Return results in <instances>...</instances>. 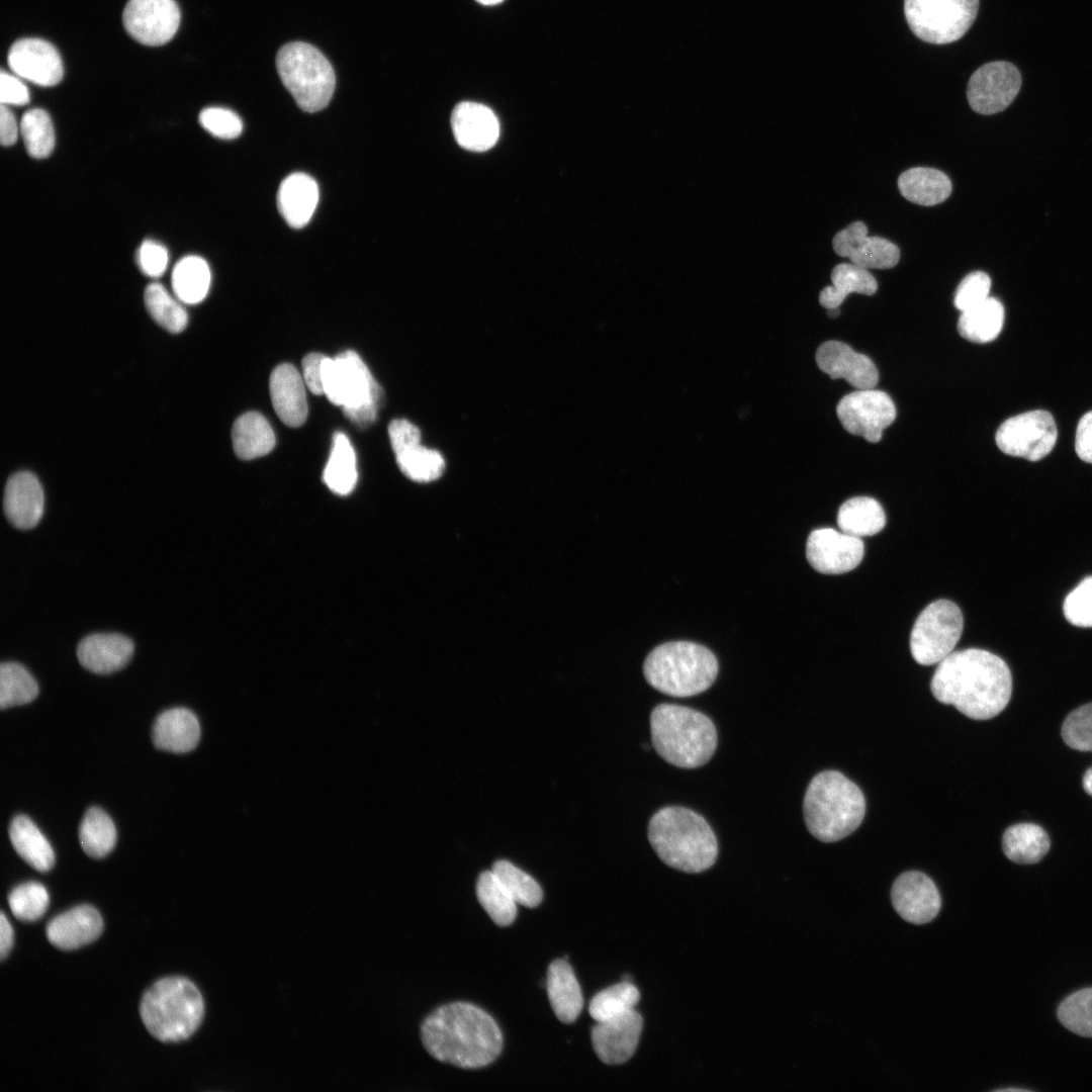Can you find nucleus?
<instances>
[{"mask_svg": "<svg viewBox=\"0 0 1092 1092\" xmlns=\"http://www.w3.org/2000/svg\"><path fill=\"white\" fill-rule=\"evenodd\" d=\"M934 698L965 716L987 720L1002 712L1012 694L1008 665L992 652L968 648L940 661L930 682Z\"/></svg>", "mask_w": 1092, "mask_h": 1092, "instance_id": "1", "label": "nucleus"}, {"mask_svg": "<svg viewBox=\"0 0 1092 1092\" xmlns=\"http://www.w3.org/2000/svg\"><path fill=\"white\" fill-rule=\"evenodd\" d=\"M424 1046L436 1060L464 1069L492 1063L503 1049V1034L483 1009L467 1002L440 1006L423 1022Z\"/></svg>", "mask_w": 1092, "mask_h": 1092, "instance_id": "2", "label": "nucleus"}, {"mask_svg": "<svg viewBox=\"0 0 1092 1092\" xmlns=\"http://www.w3.org/2000/svg\"><path fill=\"white\" fill-rule=\"evenodd\" d=\"M648 838L659 858L668 867L700 873L718 856L717 838L709 823L684 807H665L650 819Z\"/></svg>", "mask_w": 1092, "mask_h": 1092, "instance_id": "3", "label": "nucleus"}, {"mask_svg": "<svg viewBox=\"0 0 1092 1092\" xmlns=\"http://www.w3.org/2000/svg\"><path fill=\"white\" fill-rule=\"evenodd\" d=\"M806 826L824 842L840 840L862 822L866 800L861 790L844 775L825 770L810 782L803 803Z\"/></svg>", "mask_w": 1092, "mask_h": 1092, "instance_id": "4", "label": "nucleus"}, {"mask_svg": "<svg viewBox=\"0 0 1092 1092\" xmlns=\"http://www.w3.org/2000/svg\"><path fill=\"white\" fill-rule=\"evenodd\" d=\"M650 731L657 753L681 768L702 766L717 747V731L711 719L684 706H656L650 715Z\"/></svg>", "mask_w": 1092, "mask_h": 1092, "instance_id": "5", "label": "nucleus"}, {"mask_svg": "<svg viewBox=\"0 0 1092 1092\" xmlns=\"http://www.w3.org/2000/svg\"><path fill=\"white\" fill-rule=\"evenodd\" d=\"M140 1013L148 1031L163 1042L190 1037L199 1027L204 1002L197 987L183 977L156 982L144 995Z\"/></svg>", "mask_w": 1092, "mask_h": 1092, "instance_id": "6", "label": "nucleus"}, {"mask_svg": "<svg viewBox=\"0 0 1092 1092\" xmlns=\"http://www.w3.org/2000/svg\"><path fill=\"white\" fill-rule=\"evenodd\" d=\"M643 673L655 690L673 697L703 693L718 674V661L705 646L674 641L654 648L646 657Z\"/></svg>", "mask_w": 1092, "mask_h": 1092, "instance_id": "7", "label": "nucleus"}, {"mask_svg": "<svg viewBox=\"0 0 1092 1092\" xmlns=\"http://www.w3.org/2000/svg\"><path fill=\"white\" fill-rule=\"evenodd\" d=\"M324 394L355 425L366 427L375 421L382 389L365 363L354 351L335 358L325 357L322 367Z\"/></svg>", "mask_w": 1092, "mask_h": 1092, "instance_id": "8", "label": "nucleus"}, {"mask_svg": "<svg viewBox=\"0 0 1092 1092\" xmlns=\"http://www.w3.org/2000/svg\"><path fill=\"white\" fill-rule=\"evenodd\" d=\"M279 77L299 108L306 112L324 109L332 99L336 77L329 60L315 47L292 41L276 56Z\"/></svg>", "mask_w": 1092, "mask_h": 1092, "instance_id": "9", "label": "nucleus"}, {"mask_svg": "<svg viewBox=\"0 0 1092 1092\" xmlns=\"http://www.w3.org/2000/svg\"><path fill=\"white\" fill-rule=\"evenodd\" d=\"M979 0H905L904 13L921 40L945 44L960 39L974 23Z\"/></svg>", "mask_w": 1092, "mask_h": 1092, "instance_id": "10", "label": "nucleus"}, {"mask_svg": "<svg viewBox=\"0 0 1092 1092\" xmlns=\"http://www.w3.org/2000/svg\"><path fill=\"white\" fill-rule=\"evenodd\" d=\"M963 629V614L953 602H932L919 614L911 631L913 658L922 665L939 663L953 652Z\"/></svg>", "mask_w": 1092, "mask_h": 1092, "instance_id": "11", "label": "nucleus"}, {"mask_svg": "<svg viewBox=\"0 0 1092 1092\" xmlns=\"http://www.w3.org/2000/svg\"><path fill=\"white\" fill-rule=\"evenodd\" d=\"M1057 425L1053 416L1042 410L1026 412L1007 419L995 436L998 448L1005 454L1037 461L1056 445Z\"/></svg>", "mask_w": 1092, "mask_h": 1092, "instance_id": "12", "label": "nucleus"}, {"mask_svg": "<svg viewBox=\"0 0 1092 1092\" xmlns=\"http://www.w3.org/2000/svg\"><path fill=\"white\" fill-rule=\"evenodd\" d=\"M840 424L850 434L878 443L896 418L891 397L874 388L857 389L843 396L836 407Z\"/></svg>", "mask_w": 1092, "mask_h": 1092, "instance_id": "13", "label": "nucleus"}, {"mask_svg": "<svg viewBox=\"0 0 1092 1092\" xmlns=\"http://www.w3.org/2000/svg\"><path fill=\"white\" fill-rule=\"evenodd\" d=\"M1021 87V75L1011 63L996 61L983 65L971 76L967 98L971 108L980 114L1003 111L1014 100Z\"/></svg>", "mask_w": 1092, "mask_h": 1092, "instance_id": "14", "label": "nucleus"}, {"mask_svg": "<svg viewBox=\"0 0 1092 1092\" xmlns=\"http://www.w3.org/2000/svg\"><path fill=\"white\" fill-rule=\"evenodd\" d=\"M122 19L133 39L158 47L175 35L180 23V9L174 0H129Z\"/></svg>", "mask_w": 1092, "mask_h": 1092, "instance_id": "15", "label": "nucleus"}, {"mask_svg": "<svg viewBox=\"0 0 1092 1092\" xmlns=\"http://www.w3.org/2000/svg\"><path fill=\"white\" fill-rule=\"evenodd\" d=\"M863 554L861 538L832 528L812 531L806 544L808 562L824 574H841L854 569L861 562Z\"/></svg>", "mask_w": 1092, "mask_h": 1092, "instance_id": "16", "label": "nucleus"}, {"mask_svg": "<svg viewBox=\"0 0 1092 1092\" xmlns=\"http://www.w3.org/2000/svg\"><path fill=\"white\" fill-rule=\"evenodd\" d=\"M832 247L838 256L863 269H890L900 259V250L894 243L882 237H869L868 226L860 220L838 232Z\"/></svg>", "mask_w": 1092, "mask_h": 1092, "instance_id": "17", "label": "nucleus"}, {"mask_svg": "<svg viewBox=\"0 0 1092 1092\" xmlns=\"http://www.w3.org/2000/svg\"><path fill=\"white\" fill-rule=\"evenodd\" d=\"M7 61L15 75L39 86H55L64 75L58 50L40 38L16 40L9 50Z\"/></svg>", "mask_w": 1092, "mask_h": 1092, "instance_id": "18", "label": "nucleus"}, {"mask_svg": "<svg viewBox=\"0 0 1092 1092\" xmlns=\"http://www.w3.org/2000/svg\"><path fill=\"white\" fill-rule=\"evenodd\" d=\"M891 899L897 913L914 924L931 921L938 914L941 905L933 881L918 871L903 873L895 880Z\"/></svg>", "mask_w": 1092, "mask_h": 1092, "instance_id": "19", "label": "nucleus"}, {"mask_svg": "<svg viewBox=\"0 0 1092 1092\" xmlns=\"http://www.w3.org/2000/svg\"><path fill=\"white\" fill-rule=\"evenodd\" d=\"M642 1027V1016L635 1009L597 1022L592 1029V1042L599 1059L607 1065L627 1062L637 1049Z\"/></svg>", "mask_w": 1092, "mask_h": 1092, "instance_id": "20", "label": "nucleus"}, {"mask_svg": "<svg viewBox=\"0 0 1092 1092\" xmlns=\"http://www.w3.org/2000/svg\"><path fill=\"white\" fill-rule=\"evenodd\" d=\"M816 362L831 379L842 378L856 389L874 388L879 380L875 363L839 341L823 343L816 352Z\"/></svg>", "mask_w": 1092, "mask_h": 1092, "instance_id": "21", "label": "nucleus"}, {"mask_svg": "<svg viewBox=\"0 0 1092 1092\" xmlns=\"http://www.w3.org/2000/svg\"><path fill=\"white\" fill-rule=\"evenodd\" d=\"M44 494L37 477L29 471H20L7 480L3 510L7 521L15 528L29 530L41 520Z\"/></svg>", "mask_w": 1092, "mask_h": 1092, "instance_id": "22", "label": "nucleus"}, {"mask_svg": "<svg viewBox=\"0 0 1092 1092\" xmlns=\"http://www.w3.org/2000/svg\"><path fill=\"white\" fill-rule=\"evenodd\" d=\"M454 136L462 148L483 152L496 143L499 135L498 120L493 111L475 102H461L451 115Z\"/></svg>", "mask_w": 1092, "mask_h": 1092, "instance_id": "23", "label": "nucleus"}, {"mask_svg": "<svg viewBox=\"0 0 1092 1092\" xmlns=\"http://www.w3.org/2000/svg\"><path fill=\"white\" fill-rule=\"evenodd\" d=\"M302 374L289 363L274 368L269 390L273 408L288 427H300L306 420L308 406Z\"/></svg>", "mask_w": 1092, "mask_h": 1092, "instance_id": "24", "label": "nucleus"}, {"mask_svg": "<svg viewBox=\"0 0 1092 1092\" xmlns=\"http://www.w3.org/2000/svg\"><path fill=\"white\" fill-rule=\"evenodd\" d=\"M133 650V642L124 635L95 633L79 642L77 657L86 669L97 674H108L123 668L129 662Z\"/></svg>", "mask_w": 1092, "mask_h": 1092, "instance_id": "25", "label": "nucleus"}, {"mask_svg": "<svg viewBox=\"0 0 1092 1092\" xmlns=\"http://www.w3.org/2000/svg\"><path fill=\"white\" fill-rule=\"evenodd\" d=\"M102 930L99 912L90 905H81L53 918L46 933L55 947L71 950L94 941Z\"/></svg>", "mask_w": 1092, "mask_h": 1092, "instance_id": "26", "label": "nucleus"}, {"mask_svg": "<svg viewBox=\"0 0 1092 1092\" xmlns=\"http://www.w3.org/2000/svg\"><path fill=\"white\" fill-rule=\"evenodd\" d=\"M318 202V187L309 175L296 172L280 184L277 194L278 209L285 221L295 229L308 223Z\"/></svg>", "mask_w": 1092, "mask_h": 1092, "instance_id": "27", "label": "nucleus"}, {"mask_svg": "<svg viewBox=\"0 0 1092 1092\" xmlns=\"http://www.w3.org/2000/svg\"><path fill=\"white\" fill-rule=\"evenodd\" d=\"M199 738V722L186 708H173L163 712L153 725V743L162 750L188 752L196 747Z\"/></svg>", "mask_w": 1092, "mask_h": 1092, "instance_id": "28", "label": "nucleus"}, {"mask_svg": "<svg viewBox=\"0 0 1092 1092\" xmlns=\"http://www.w3.org/2000/svg\"><path fill=\"white\" fill-rule=\"evenodd\" d=\"M546 989L556 1017L563 1023L575 1021L582 1010L583 998L580 986L568 962L558 959L549 965Z\"/></svg>", "mask_w": 1092, "mask_h": 1092, "instance_id": "29", "label": "nucleus"}, {"mask_svg": "<svg viewBox=\"0 0 1092 1092\" xmlns=\"http://www.w3.org/2000/svg\"><path fill=\"white\" fill-rule=\"evenodd\" d=\"M901 195L907 200L933 206L946 200L952 190L948 176L940 170L915 167L904 171L897 181Z\"/></svg>", "mask_w": 1092, "mask_h": 1092, "instance_id": "30", "label": "nucleus"}, {"mask_svg": "<svg viewBox=\"0 0 1092 1092\" xmlns=\"http://www.w3.org/2000/svg\"><path fill=\"white\" fill-rule=\"evenodd\" d=\"M233 448L243 460H252L270 453L275 446V434L269 422L258 412L240 416L232 430Z\"/></svg>", "mask_w": 1092, "mask_h": 1092, "instance_id": "31", "label": "nucleus"}, {"mask_svg": "<svg viewBox=\"0 0 1092 1092\" xmlns=\"http://www.w3.org/2000/svg\"><path fill=\"white\" fill-rule=\"evenodd\" d=\"M9 837L17 854L38 872H48L55 864V853L49 840L25 815L13 818Z\"/></svg>", "mask_w": 1092, "mask_h": 1092, "instance_id": "32", "label": "nucleus"}, {"mask_svg": "<svg viewBox=\"0 0 1092 1092\" xmlns=\"http://www.w3.org/2000/svg\"><path fill=\"white\" fill-rule=\"evenodd\" d=\"M832 285L823 288L819 302L825 308L839 307L850 293L873 295L878 289L876 278L868 271L852 263H841L831 271Z\"/></svg>", "mask_w": 1092, "mask_h": 1092, "instance_id": "33", "label": "nucleus"}, {"mask_svg": "<svg viewBox=\"0 0 1092 1092\" xmlns=\"http://www.w3.org/2000/svg\"><path fill=\"white\" fill-rule=\"evenodd\" d=\"M1050 846L1048 833L1033 823L1012 825L1005 830L1002 837L1005 855L1020 864L1038 862L1045 856Z\"/></svg>", "mask_w": 1092, "mask_h": 1092, "instance_id": "34", "label": "nucleus"}, {"mask_svg": "<svg viewBox=\"0 0 1092 1092\" xmlns=\"http://www.w3.org/2000/svg\"><path fill=\"white\" fill-rule=\"evenodd\" d=\"M1004 323V307L994 297L962 311L958 322L959 334L966 340L984 344L995 340Z\"/></svg>", "mask_w": 1092, "mask_h": 1092, "instance_id": "35", "label": "nucleus"}, {"mask_svg": "<svg viewBox=\"0 0 1092 1092\" xmlns=\"http://www.w3.org/2000/svg\"><path fill=\"white\" fill-rule=\"evenodd\" d=\"M886 524L882 506L869 496H855L844 502L837 513L840 531L858 538L879 533Z\"/></svg>", "mask_w": 1092, "mask_h": 1092, "instance_id": "36", "label": "nucleus"}, {"mask_svg": "<svg viewBox=\"0 0 1092 1092\" xmlns=\"http://www.w3.org/2000/svg\"><path fill=\"white\" fill-rule=\"evenodd\" d=\"M211 281L206 261L195 255L183 257L173 268L172 288L178 300L187 304L202 301L208 293Z\"/></svg>", "mask_w": 1092, "mask_h": 1092, "instance_id": "37", "label": "nucleus"}, {"mask_svg": "<svg viewBox=\"0 0 1092 1092\" xmlns=\"http://www.w3.org/2000/svg\"><path fill=\"white\" fill-rule=\"evenodd\" d=\"M324 481L335 493H350L357 482L356 455L349 438L342 432L333 436V445L324 470Z\"/></svg>", "mask_w": 1092, "mask_h": 1092, "instance_id": "38", "label": "nucleus"}, {"mask_svg": "<svg viewBox=\"0 0 1092 1092\" xmlns=\"http://www.w3.org/2000/svg\"><path fill=\"white\" fill-rule=\"evenodd\" d=\"M396 463L401 472L416 482H431L438 479L445 470V459L434 449L414 442L393 450Z\"/></svg>", "mask_w": 1092, "mask_h": 1092, "instance_id": "39", "label": "nucleus"}, {"mask_svg": "<svg viewBox=\"0 0 1092 1092\" xmlns=\"http://www.w3.org/2000/svg\"><path fill=\"white\" fill-rule=\"evenodd\" d=\"M79 841L83 850L92 857H103L112 851L116 843V829L109 815L97 807L88 809L79 827Z\"/></svg>", "mask_w": 1092, "mask_h": 1092, "instance_id": "40", "label": "nucleus"}, {"mask_svg": "<svg viewBox=\"0 0 1092 1092\" xmlns=\"http://www.w3.org/2000/svg\"><path fill=\"white\" fill-rule=\"evenodd\" d=\"M476 895L479 903L495 924L508 926L514 922L517 916V903L492 871H485L479 875Z\"/></svg>", "mask_w": 1092, "mask_h": 1092, "instance_id": "41", "label": "nucleus"}, {"mask_svg": "<svg viewBox=\"0 0 1092 1092\" xmlns=\"http://www.w3.org/2000/svg\"><path fill=\"white\" fill-rule=\"evenodd\" d=\"M640 1000L635 985L623 981L596 994L588 1006L589 1015L597 1021H606L634 1009Z\"/></svg>", "mask_w": 1092, "mask_h": 1092, "instance_id": "42", "label": "nucleus"}, {"mask_svg": "<svg viewBox=\"0 0 1092 1092\" xmlns=\"http://www.w3.org/2000/svg\"><path fill=\"white\" fill-rule=\"evenodd\" d=\"M38 695V685L28 670L17 662L0 666V707L25 705Z\"/></svg>", "mask_w": 1092, "mask_h": 1092, "instance_id": "43", "label": "nucleus"}, {"mask_svg": "<svg viewBox=\"0 0 1092 1092\" xmlns=\"http://www.w3.org/2000/svg\"><path fill=\"white\" fill-rule=\"evenodd\" d=\"M144 298L147 310L162 328L170 333H180L186 328V310L180 300L173 297L162 284H149Z\"/></svg>", "mask_w": 1092, "mask_h": 1092, "instance_id": "44", "label": "nucleus"}, {"mask_svg": "<svg viewBox=\"0 0 1092 1092\" xmlns=\"http://www.w3.org/2000/svg\"><path fill=\"white\" fill-rule=\"evenodd\" d=\"M20 133L30 157L43 159L55 148V130L49 113L40 108H32L22 115Z\"/></svg>", "mask_w": 1092, "mask_h": 1092, "instance_id": "45", "label": "nucleus"}, {"mask_svg": "<svg viewBox=\"0 0 1092 1092\" xmlns=\"http://www.w3.org/2000/svg\"><path fill=\"white\" fill-rule=\"evenodd\" d=\"M492 872L517 904L534 908L541 903L543 892L540 885L512 862L497 860Z\"/></svg>", "mask_w": 1092, "mask_h": 1092, "instance_id": "46", "label": "nucleus"}, {"mask_svg": "<svg viewBox=\"0 0 1092 1092\" xmlns=\"http://www.w3.org/2000/svg\"><path fill=\"white\" fill-rule=\"evenodd\" d=\"M1060 1022L1074 1033L1092 1037V987L1081 989L1058 1007Z\"/></svg>", "mask_w": 1092, "mask_h": 1092, "instance_id": "47", "label": "nucleus"}, {"mask_svg": "<svg viewBox=\"0 0 1092 1092\" xmlns=\"http://www.w3.org/2000/svg\"><path fill=\"white\" fill-rule=\"evenodd\" d=\"M8 902L14 917L32 922L46 913L50 899L47 889L40 883L27 882L10 892Z\"/></svg>", "mask_w": 1092, "mask_h": 1092, "instance_id": "48", "label": "nucleus"}, {"mask_svg": "<svg viewBox=\"0 0 1092 1092\" xmlns=\"http://www.w3.org/2000/svg\"><path fill=\"white\" fill-rule=\"evenodd\" d=\"M1064 742L1079 751H1092V703L1072 711L1062 726Z\"/></svg>", "mask_w": 1092, "mask_h": 1092, "instance_id": "49", "label": "nucleus"}, {"mask_svg": "<svg viewBox=\"0 0 1092 1092\" xmlns=\"http://www.w3.org/2000/svg\"><path fill=\"white\" fill-rule=\"evenodd\" d=\"M1064 615L1074 626L1092 627V576L1084 578L1065 599Z\"/></svg>", "mask_w": 1092, "mask_h": 1092, "instance_id": "50", "label": "nucleus"}, {"mask_svg": "<svg viewBox=\"0 0 1092 1092\" xmlns=\"http://www.w3.org/2000/svg\"><path fill=\"white\" fill-rule=\"evenodd\" d=\"M198 120L206 131L223 140L235 139L243 130L239 115L224 107H206L199 113Z\"/></svg>", "mask_w": 1092, "mask_h": 1092, "instance_id": "51", "label": "nucleus"}, {"mask_svg": "<svg viewBox=\"0 0 1092 1092\" xmlns=\"http://www.w3.org/2000/svg\"><path fill=\"white\" fill-rule=\"evenodd\" d=\"M991 279L983 271H975L968 274L959 284L954 292V306L964 311L989 297Z\"/></svg>", "mask_w": 1092, "mask_h": 1092, "instance_id": "52", "label": "nucleus"}, {"mask_svg": "<svg viewBox=\"0 0 1092 1092\" xmlns=\"http://www.w3.org/2000/svg\"><path fill=\"white\" fill-rule=\"evenodd\" d=\"M169 254L158 242L144 241L136 253V263L141 271L149 277H159L167 269Z\"/></svg>", "mask_w": 1092, "mask_h": 1092, "instance_id": "53", "label": "nucleus"}, {"mask_svg": "<svg viewBox=\"0 0 1092 1092\" xmlns=\"http://www.w3.org/2000/svg\"><path fill=\"white\" fill-rule=\"evenodd\" d=\"M0 100L4 105H24L29 101V92L18 77L1 71Z\"/></svg>", "mask_w": 1092, "mask_h": 1092, "instance_id": "54", "label": "nucleus"}, {"mask_svg": "<svg viewBox=\"0 0 1092 1092\" xmlns=\"http://www.w3.org/2000/svg\"><path fill=\"white\" fill-rule=\"evenodd\" d=\"M326 355L309 353L302 360V377L308 390L315 394H324L322 367Z\"/></svg>", "mask_w": 1092, "mask_h": 1092, "instance_id": "55", "label": "nucleus"}, {"mask_svg": "<svg viewBox=\"0 0 1092 1092\" xmlns=\"http://www.w3.org/2000/svg\"><path fill=\"white\" fill-rule=\"evenodd\" d=\"M1075 450L1081 460L1092 463V411L1085 414L1078 423Z\"/></svg>", "mask_w": 1092, "mask_h": 1092, "instance_id": "56", "label": "nucleus"}, {"mask_svg": "<svg viewBox=\"0 0 1092 1092\" xmlns=\"http://www.w3.org/2000/svg\"><path fill=\"white\" fill-rule=\"evenodd\" d=\"M20 131L14 114L7 105L1 104L0 108V142L2 146H12Z\"/></svg>", "mask_w": 1092, "mask_h": 1092, "instance_id": "57", "label": "nucleus"}, {"mask_svg": "<svg viewBox=\"0 0 1092 1092\" xmlns=\"http://www.w3.org/2000/svg\"><path fill=\"white\" fill-rule=\"evenodd\" d=\"M13 944V929L5 914L0 915V957L4 960Z\"/></svg>", "mask_w": 1092, "mask_h": 1092, "instance_id": "58", "label": "nucleus"}, {"mask_svg": "<svg viewBox=\"0 0 1092 1092\" xmlns=\"http://www.w3.org/2000/svg\"><path fill=\"white\" fill-rule=\"evenodd\" d=\"M1083 788L1088 795L1092 796V767L1088 768L1084 774Z\"/></svg>", "mask_w": 1092, "mask_h": 1092, "instance_id": "59", "label": "nucleus"}, {"mask_svg": "<svg viewBox=\"0 0 1092 1092\" xmlns=\"http://www.w3.org/2000/svg\"><path fill=\"white\" fill-rule=\"evenodd\" d=\"M476 1H478L479 3L484 4V5H494V4H497V3L502 2L503 0H476Z\"/></svg>", "mask_w": 1092, "mask_h": 1092, "instance_id": "60", "label": "nucleus"}, {"mask_svg": "<svg viewBox=\"0 0 1092 1092\" xmlns=\"http://www.w3.org/2000/svg\"><path fill=\"white\" fill-rule=\"evenodd\" d=\"M839 312L840 311H839L838 307L828 308V315L831 316V317L837 316L839 314Z\"/></svg>", "mask_w": 1092, "mask_h": 1092, "instance_id": "61", "label": "nucleus"}, {"mask_svg": "<svg viewBox=\"0 0 1092 1092\" xmlns=\"http://www.w3.org/2000/svg\"><path fill=\"white\" fill-rule=\"evenodd\" d=\"M999 1091H1026V1090L1021 1089V1088H1006V1089H1000Z\"/></svg>", "mask_w": 1092, "mask_h": 1092, "instance_id": "62", "label": "nucleus"}]
</instances>
